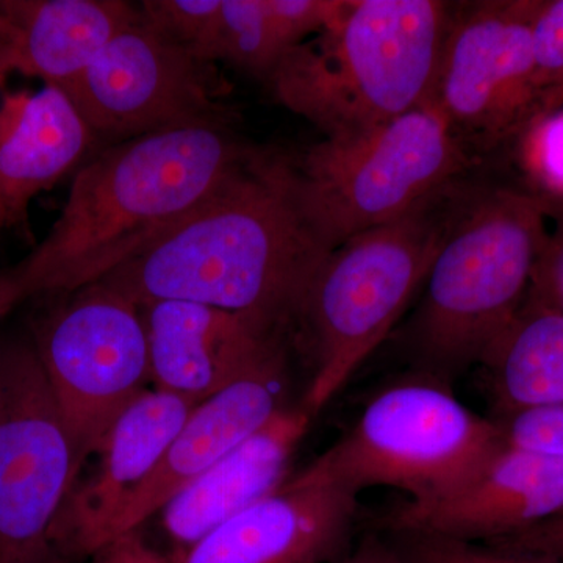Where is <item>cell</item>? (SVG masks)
Wrapping results in <instances>:
<instances>
[{
	"label": "cell",
	"mask_w": 563,
	"mask_h": 563,
	"mask_svg": "<svg viewBox=\"0 0 563 563\" xmlns=\"http://www.w3.org/2000/svg\"><path fill=\"white\" fill-rule=\"evenodd\" d=\"M228 122H199L103 147L76 173L46 239L0 272V309L69 295L135 261L209 202L251 157Z\"/></svg>",
	"instance_id": "1"
},
{
	"label": "cell",
	"mask_w": 563,
	"mask_h": 563,
	"mask_svg": "<svg viewBox=\"0 0 563 563\" xmlns=\"http://www.w3.org/2000/svg\"><path fill=\"white\" fill-rule=\"evenodd\" d=\"M331 252L303 210L295 162L255 150L179 228L99 282L139 306L206 303L277 335L301 320Z\"/></svg>",
	"instance_id": "2"
},
{
	"label": "cell",
	"mask_w": 563,
	"mask_h": 563,
	"mask_svg": "<svg viewBox=\"0 0 563 563\" xmlns=\"http://www.w3.org/2000/svg\"><path fill=\"white\" fill-rule=\"evenodd\" d=\"M451 20L440 0H346L314 38L285 52L269 85L324 136L376 128L431 99Z\"/></svg>",
	"instance_id": "3"
},
{
	"label": "cell",
	"mask_w": 563,
	"mask_h": 563,
	"mask_svg": "<svg viewBox=\"0 0 563 563\" xmlns=\"http://www.w3.org/2000/svg\"><path fill=\"white\" fill-rule=\"evenodd\" d=\"M548 235L540 195L468 196L426 277L413 329L421 373L450 383L483 363L525 306Z\"/></svg>",
	"instance_id": "4"
},
{
	"label": "cell",
	"mask_w": 563,
	"mask_h": 563,
	"mask_svg": "<svg viewBox=\"0 0 563 563\" xmlns=\"http://www.w3.org/2000/svg\"><path fill=\"white\" fill-rule=\"evenodd\" d=\"M468 196L453 181L399 220L351 236L322 263L301 317L314 351L301 404L313 417L387 339Z\"/></svg>",
	"instance_id": "5"
},
{
	"label": "cell",
	"mask_w": 563,
	"mask_h": 563,
	"mask_svg": "<svg viewBox=\"0 0 563 563\" xmlns=\"http://www.w3.org/2000/svg\"><path fill=\"white\" fill-rule=\"evenodd\" d=\"M504 444L498 421L474 413L444 380L420 373L376 393L303 472L355 496L387 487L426 503L465 483Z\"/></svg>",
	"instance_id": "6"
},
{
	"label": "cell",
	"mask_w": 563,
	"mask_h": 563,
	"mask_svg": "<svg viewBox=\"0 0 563 563\" xmlns=\"http://www.w3.org/2000/svg\"><path fill=\"white\" fill-rule=\"evenodd\" d=\"M463 143L429 99L395 120L325 136L295 162L307 217L333 251L399 220L468 168Z\"/></svg>",
	"instance_id": "7"
},
{
	"label": "cell",
	"mask_w": 563,
	"mask_h": 563,
	"mask_svg": "<svg viewBox=\"0 0 563 563\" xmlns=\"http://www.w3.org/2000/svg\"><path fill=\"white\" fill-rule=\"evenodd\" d=\"M33 332L44 376L85 466L118 417L150 388L139 303L103 282L69 292Z\"/></svg>",
	"instance_id": "8"
},
{
	"label": "cell",
	"mask_w": 563,
	"mask_h": 563,
	"mask_svg": "<svg viewBox=\"0 0 563 563\" xmlns=\"http://www.w3.org/2000/svg\"><path fill=\"white\" fill-rule=\"evenodd\" d=\"M81 472L33 343H0V563H60L52 528Z\"/></svg>",
	"instance_id": "9"
},
{
	"label": "cell",
	"mask_w": 563,
	"mask_h": 563,
	"mask_svg": "<svg viewBox=\"0 0 563 563\" xmlns=\"http://www.w3.org/2000/svg\"><path fill=\"white\" fill-rule=\"evenodd\" d=\"M140 10V9H139ZM99 143L228 122L217 65L136 18L65 91Z\"/></svg>",
	"instance_id": "10"
},
{
	"label": "cell",
	"mask_w": 563,
	"mask_h": 563,
	"mask_svg": "<svg viewBox=\"0 0 563 563\" xmlns=\"http://www.w3.org/2000/svg\"><path fill=\"white\" fill-rule=\"evenodd\" d=\"M542 2L496 0L453 13L431 101L462 143L488 146L537 121L532 29Z\"/></svg>",
	"instance_id": "11"
},
{
	"label": "cell",
	"mask_w": 563,
	"mask_h": 563,
	"mask_svg": "<svg viewBox=\"0 0 563 563\" xmlns=\"http://www.w3.org/2000/svg\"><path fill=\"white\" fill-rule=\"evenodd\" d=\"M563 512V457L504 444L453 492L404 501L380 525L391 533L488 543Z\"/></svg>",
	"instance_id": "12"
},
{
	"label": "cell",
	"mask_w": 563,
	"mask_h": 563,
	"mask_svg": "<svg viewBox=\"0 0 563 563\" xmlns=\"http://www.w3.org/2000/svg\"><path fill=\"white\" fill-rule=\"evenodd\" d=\"M198 404L147 388L118 417L95 453V470L77 477L52 528L60 563H80L107 542L121 507L154 472Z\"/></svg>",
	"instance_id": "13"
},
{
	"label": "cell",
	"mask_w": 563,
	"mask_h": 563,
	"mask_svg": "<svg viewBox=\"0 0 563 563\" xmlns=\"http://www.w3.org/2000/svg\"><path fill=\"white\" fill-rule=\"evenodd\" d=\"M285 388L287 368L279 343L191 410L154 472L121 507L107 542L151 521L177 493L285 409Z\"/></svg>",
	"instance_id": "14"
},
{
	"label": "cell",
	"mask_w": 563,
	"mask_h": 563,
	"mask_svg": "<svg viewBox=\"0 0 563 563\" xmlns=\"http://www.w3.org/2000/svg\"><path fill=\"white\" fill-rule=\"evenodd\" d=\"M358 496L301 470L173 563H322L343 550Z\"/></svg>",
	"instance_id": "15"
},
{
	"label": "cell",
	"mask_w": 563,
	"mask_h": 563,
	"mask_svg": "<svg viewBox=\"0 0 563 563\" xmlns=\"http://www.w3.org/2000/svg\"><path fill=\"white\" fill-rule=\"evenodd\" d=\"M152 388L201 402L231 385L279 344L242 314L206 303H141Z\"/></svg>",
	"instance_id": "16"
},
{
	"label": "cell",
	"mask_w": 563,
	"mask_h": 563,
	"mask_svg": "<svg viewBox=\"0 0 563 563\" xmlns=\"http://www.w3.org/2000/svg\"><path fill=\"white\" fill-rule=\"evenodd\" d=\"M312 420L313 415L302 404L285 407L177 493L155 515L161 521L162 542L174 558L284 484L292 454Z\"/></svg>",
	"instance_id": "17"
},
{
	"label": "cell",
	"mask_w": 563,
	"mask_h": 563,
	"mask_svg": "<svg viewBox=\"0 0 563 563\" xmlns=\"http://www.w3.org/2000/svg\"><path fill=\"white\" fill-rule=\"evenodd\" d=\"M99 141L57 87L0 98V228L27 224L29 207L90 157Z\"/></svg>",
	"instance_id": "18"
},
{
	"label": "cell",
	"mask_w": 563,
	"mask_h": 563,
	"mask_svg": "<svg viewBox=\"0 0 563 563\" xmlns=\"http://www.w3.org/2000/svg\"><path fill=\"white\" fill-rule=\"evenodd\" d=\"M0 11L20 32L0 51V85L20 73L63 91L140 14L122 0H0Z\"/></svg>",
	"instance_id": "19"
},
{
	"label": "cell",
	"mask_w": 563,
	"mask_h": 563,
	"mask_svg": "<svg viewBox=\"0 0 563 563\" xmlns=\"http://www.w3.org/2000/svg\"><path fill=\"white\" fill-rule=\"evenodd\" d=\"M481 365L498 418L563 406V313L526 301Z\"/></svg>",
	"instance_id": "20"
},
{
	"label": "cell",
	"mask_w": 563,
	"mask_h": 563,
	"mask_svg": "<svg viewBox=\"0 0 563 563\" xmlns=\"http://www.w3.org/2000/svg\"><path fill=\"white\" fill-rule=\"evenodd\" d=\"M265 0H222L207 58L268 80L285 54Z\"/></svg>",
	"instance_id": "21"
},
{
	"label": "cell",
	"mask_w": 563,
	"mask_h": 563,
	"mask_svg": "<svg viewBox=\"0 0 563 563\" xmlns=\"http://www.w3.org/2000/svg\"><path fill=\"white\" fill-rule=\"evenodd\" d=\"M222 0H144L140 14L154 31L209 62ZM211 63V62H210Z\"/></svg>",
	"instance_id": "22"
},
{
	"label": "cell",
	"mask_w": 563,
	"mask_h": 563,
	"mask_svg": "<svg viewBox=\"0 0 563 563\" xmlns=\"http://www.w3.org/2000/svg\"><path fill=\"white\" fill-rule=\"evenodd\" d=\"M388 544L402 563H558L517 551L503 550L488 543L463 542L443 537L393 533Z\"/></svg>",
	"instance_id": "23"
},
{
	"label": "cell",
	"mask_w": 563,
	"mask_h": 563,
	"mask_svg": "<svg viewBox=\"0 0 563 563\" xmlns=\"http://www.w3.org/2000/svg\"><path fill=\"white\" fill-rule=\"evenodd\" d=\"M274 33L285 51L331 24L346 0H265Z\"/></svg>",
	"instance_id": "24"
},
{
	"label": "cell",
	"mask_w": 563,
	"mask_h": 563,
	"mask_svg": "<svg viewBox=\"0 0 563 563\" xmlns=\"http://www.w3.org/2000/svg\"><path fill=\"white\" fill-rule=\"evenodd\" d=\"M496 421L509 446L563 457V406L521 410Z\"/></svg>",
	"instance_id": "25"
},
{
	"label": "cell",
	"mask_w": 563,
	"mask_h": 563,
	"mask_svg": "<svg viewBox=\"0 0 563 563\" xmlns=\"http://www.w3.org/2000/svg\"><path fill=\"white\" fill-rule=\"evenodd\" d=\"M532 51L537 90L543 98L563 87V0L542 2L533 21Z\"/></svg>",
	"instance_id": "26"
},
{
	"label": "cell",
	"mask_w": 563,
	"mask_h": 563,
	"mask_svg": "<svg viewBox=\"0 0 563 563\" xmlns=\"http://www.w3.org/2000/svg\"><path fill=\"white\" fill-rule=\"evenodd\" d=\"M529 173L547 188L543 196H563V113H551L526 129Z\"/></svg>",
	"instance_id": "27"
},
{
	"label": "cell",
	"mask_w": 563,
	"mask_h": 563,
	"mask_svg": "<svg viewBox=\"0 0 563 563\" xmlns=\"http://www.w3.org/2000/svg\"><path fill=\"white\" fill-rule=\"evenodd\" d=\"M147 523L114 537L80 563H173L174 554Z\"/></svg>",
	"instance_id": "28"
},
{
	"label": "cell",
	"mask_w": 563,
	"mask_h": 563,
	"mask_svg": "<svg viewBox=\"0 0 563 563\" xmlns=\"http://www.w3.org/2000/svg\"><path fill=\"white\" fill-rule=\"evenodd\" d=\"M526 301L563 313V233L548 235L536 266Z\"/></svg>",
	"instance_id": "29"
},
{
	"label": "cell",
	"mask_w": 563,
	"mask_h": 563,
	"mask_svg": "<svg viewBox=\"0 0 563 563\" xmlns=\"http://www.w3.org/2000/svg\"><path fill=\"white\" fill-rule=\"evenodd\" d=\"M339 563H402L398 555L393 553L390 547L385 544L373 543L366 544L361 551H357L351 558L344 559Z\"/></svg>",
	"instance_id": "30"
},
{
	"label": "cell",
	"mask_w": 563,
	"mask_h": 563,
	"mask_svg": "<svg viewBox=\"0 0 563 563\" xmlns=\"http://www.w3.org/2000/svg\"><path fill=\"white\" fill-rule=\"evenodd\" d=\"M547 218L555 222V232L563 233V196L540 195Z\"/></svg>",
	"instance_id": "31"
},
{
	"label": "cell",
	"mask_w": 563,
	"mask_h": 563,
	"mask_svg": "<svg viewBox=\"0 0 563 563\" xmlns=\"http://www.w3.org/2000/svg\"><path fill=\"white\" fill-rule=\"evenodd\" d=\"M18 38H20V32L14 27L13 22L0 11V51L14 46Z\"/></svg>",
	"instance_id": "32"
},
{
	"label": "cell",
	"mask_w": 563,
	"mask_h": 563,
	"mask_svg": "<svg viewBox=\"0 0 563 563\" xmlns=\"http://www.w3.org/2000/svg\"><path fill=\"white\" fill-rule=\"evenodd\" d=\"M562 106L563 87L558 88V90L547 92V95L543 96L542 101H540L539 117H537V121L542 120V118L548 117V114L555 113L559 107Z\"/></svg>",
	"instance_id": "33"
},
{
	"label": "cell",
	"mask_w": 563,
	"mask_h": 563,
	"mask_svg": "<svg viewBox=\"0 0 563 563\" xmlns=\"http://www.w3.org/2000/svg\"><path fill=\"white\" fill-rule=\"evenodd\" d=\"M3 317V312H2V309H0V318Z\"/></svg>",
	"instance_id": "34"
}]
</instances>
